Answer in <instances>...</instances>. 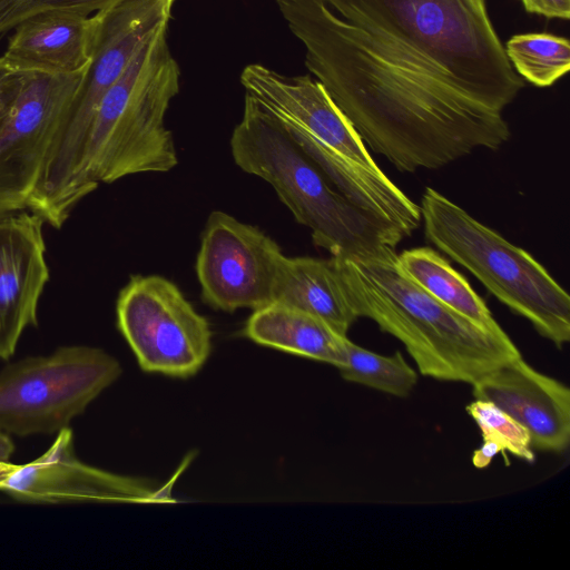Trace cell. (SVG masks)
<instances>
[{"label":"cell","instance_id":"cell-5","mask_svg":"<svg viewBox=\"0 0 570 570\" xmlns=\"http://www.w3.org/2000/svg\"><path fill=\"white\" fill-rule=\"evenodd\" d=\"M235 164L268 183L316 246L333 257H361L401 242L345 198L284 128L245 94L230 137Z\"/></svg>","mask_w":570,"mask_h":570},{"label":"cell","instance_id":"cell-7","mask_svg":"<svg viewBox=\"0 0 570 570\" xmlns=\"http://www.w3.org/2000/svg\"><path fill=\"white\" fill-rule=\"evenodd\" d=\"M420 209L431 244L558 348L569 342L570 296L532 255L431 187L425 188Z\"/></svg>","mask_w":570,"mask_h":570},{"label":"cell","instance_id":"cell-13","mask_svg":"<svg viewBox=\"0 0 570 570\" xmlns=\"http://www.w3.org/2000/svg\"><path fill=\"white\" fill-rule=\"evenodd\" d=\"M45 220L30 210L0 216V358L13 355L23 331L38 323L49 281Z\"/></svg>","mask_w":570,"mask_h":570},{"label":"cell","instance_id":"cell-6","mask_svg":"<svg viewBox=\"0 0 570 570\" xmlns=\"http://www.w3.org/2000/svg\"><path fill=\"white\" fill-rule=\"evenodd\" d=\"M176 0H119L96 13L86 75L62 119L28 210L60 228L78 204L75 184L99 104L145 40L169 23Z\"/></svg>","mask_w":570,"mask_h":570},{"label":"cell","instance_id":"cell-21","mask_svg":"<svg viewBox=\"0 0 570 570\" xmlns=\"http://www.w3.org/2000/svg\"><path fill=\"white\" fill-rule=\"evenodd\" d=\"M476 423L483 441H493L505 452L529 463L534 462L530 434L520 423L489 401L475 400L466 406Z\"/></svg>","mask_w":570,"mask_h":570},{"label":"cell","instance_id":"cell-16","mask_svg":"<svg viewBox=\"0 0 570 570\" xmlns=\"http://www.w3.org/2000/svg\"><path fill=\"white\" fill-rule=\"evenodd\" d=\"M242 334L259 345L335 367L343 361L347 340L320 317L281 302L253 311Z\"/></svg>","mask_w":570,"mask_h":570},{"label":"cell","instance_id":"cell-10","mask_svg":"<svg viewBox=\"0 0 570 570\" xmlns=\"http://www.w3.org/2000/svg\"><path fill=\"white\" fill-rule=\"evenodd\" d=\"M88 66L72 72L26 71L19 94L0 122V216L28 209Z\"/></svg>","mask_w":570,"mask_h":570},{"label":"cell","instance_id":"cell-22","mask_svg":"<svg viewBox=\"0 0 570 570\" xmlns=\"http://www.w3.org/2000/svg\"><path fill=\"white\" fill-rule=\"evenodd\" d=\"M119 0H0V38L20 22L47 12L90 16Z\"/></svg>","mask_w":570,"mask_h":570},{"label":"cell","instance_id":"cell-11","mask_svg":"<svg viewBox=\"0 0 570 570\" xmlns=\"http://www.w3.org/2000/svg\"><path fill=\"white\" fill-rule=\"evenodd\" d=\"M283 256L278 244L259 228L214 210L195 266L203 302L229 313L272 303Z\"/></svg>","mask_w":570,"mask_h":570},{"label":"cell","instance_id":"cell-19","mask_svg":"<svg viewBox=\"0 0 570 570\" xmlns=\"http://www.w3.org/2000/svg\"><path fill=\"white\" fill-rule=\"evenodd\" d=\"M348 382L365 385L397 397H406L417 383V373L401 352L382 355L354 344L345 343L342 363L336 367Z\"/></svg>","mask_w":570,"mask_h":570},{"label":"cell","instance_id":"cell-1","mask_svg":"<svg viewBox=\"0 0 570 570\" xmlns=\"http://www.w3.org/2000/svg\"><path fill=\"white\" fill-rule=\"evenodd\" d=\"M307 70L397 170L438 169L511 136L524 87L487 0H275Z\"/></svg>","mask_w":570,"mask_h":570},{"label":"cell","instance_id":"cell-2","mask_svg":"<svg viewBox=\"0 0 570 570\" xmlns=\"http://www.w3.org/2000/svg\"><path fill=\"white\" fill-rule=\"evenodd\" d=\"M357 318L397 338L423 376L473 384L521 356L505 332L488 331L431 296L400 267L395 247L333 257Z\"/></svg>","mask_w":570,"mask_h":570},{"label":"cell","instance_id":"cell-25","mask_svg":"<svg viewBox=\"0 0 570 570\" xmlns=\"http://www.w3.org/2000/svg\"><path fill=\"white\" fill-rule=\"evenodd\" d=\"M498 453H502L499 444L493 441H483L482 445L472 454V464L478 469H483L491 463Z\"/></svg>","mask_w":570,"mask_h":570},{"label":"cell","instance_id":"cell-9","mask_svg":"<svg viewBox=\"0 0 570 570\" xmlns=\"http://www.w3.org/2000/svg\"><path fill=\"white\" fill-rule=\"evenodd\" d=\"M116 315L144 372L187 379L210 354L208 321L163 276L132 275L119 292Z\"/></svg>","mask_w":570,"mask_h":570},{"label":"cell","instance_id":"cell-27","mask_svg":"<svg viewBox=\"0 0 570 570\" xmlns=\"http://www.w3.org/2000/svg\"><path fill=\"white\" fill-rule=\"evenodd\" d=\"M18 464L0 461V488L7 478L14 471Z\"/></svg>","mask_w":570,"mask_h":570},{"label":"cell","instance_id":"cell-12","mask_svg":"<svg viewBox=\"0 0 570 570\" xmlns=\"http://www.w3.org/2000/svg\"><path fill=\"white\" fill-rule=\"evenodd\" d=\"M174 481L122 475L88 465L77 459L72 431L58 432L38 459L18 464L0 488L19 501L36 503L121 502L168 503Z\"/></svg>","mask_w":570,"mask_h":570},{"label":"cell","instance_id":"cell-23","mask_svg":"<svg viewBox=\"0 0 570 570\" xmlns=\"http://www.w3.org/2000/svg\"><path fill=\"white\" fill-rule=\"evenodd\" d=\"M27 70H21L0 57V122L9 112L22 86Z\"/></svg>","mask_w":570,"mask_h":570},{"label":"cell","instance_id":"cell-18","mask_svg":"<svg viewBox=\"0 0 570 570\" xmlns=\"http://www.w3.org/2000/svg\"><path fill=\"white\" fill-rule=\"evenodd\" d=\"M397 261L402 271L439 302L488 331L504 332L466 278L434 249H406L397 254Z\"/></svg>","mask_w":570,"mask_h":570},{"label":"cell","instance_id":"cell-8","mask_svg":"<svg viewBox=\"0 0 570 570\" xmlns=\"http://www.w3.org/2000/svg\"><path fill=\"white\" fill-rule=\"evenodd\" d=\"M120 374L114 356L85 345L11 363L0 371V431L28 436L68 429Z\"/></svg>","mask_w":570,"mask_h":570},{"label":"cell","instance_id":"cell-15","mask_svg":"<svg viewBox=\"0 0 570 570\" xmlns=\"http://www.w3.org/2000/svg\"><path fill=\"white\" fill-rule=\"evenodd\" d=\"M95 16L47 12L20 22L3 57L21 70L72 72L90 61Z\"/></svg>","mask_w":570,"mask_h":570},{"label":"cell","instance_id":"cell-3","mask_svg":"<svg viewBox=\"0 0 570 570\" xmlns=\"http://www.w3.org/2000/svg\"><path fill=\"white\" fill-rule=\"evenodd\" d=\"M245 94L269 114L353 205L401 240L422 222L411 200L376 165L351 121L309 75L261 63L240 73Z\"/></svg>","mask_w":570,"mask_h":570},{"label":"cell","instance_id":"cell-26","mask_svg":"<svg viewBox=\"0 0 570 570\" xmlns=\"http://www.w3.org/2000/svg\"><path fill=\"white\" fill-rule=\"evenodd\" d=\"M14 451V444L9 434L0 431V461L8 462Z\"/></svg>","mask_w":570,"mask_h":570},{"label":"cell","instance_id":"cell-24","mask_svg":"<svg viewBox=\"0 0 570 570\" xmlns=\"http://www.w3.org/2000/svg\"><path fill=\"white\" fill-rule=\"evenodd\" d=\"M529 13L546 18L568 20L570 18V0H521Z\"/></svg>","mask_w":570,"mask_h":570},{"label":"cell","instance_id":"cell-17","mask_svg":"<svg viewBox=\"0 0 570 570\" xmlns=\"http://www.w3.org/2000/svg\"><path fill=\"white\" fill-rule=\"evenodd\" d=\"M313 314L347 336L357 320L332 257H287L281 259L274 301Z\"/></svg>","mask_w":570,"mask_h":570},{"label":"cell","instance_id":"cell-20","mask_svg":"<svg viewBox=\"0 0 570 570\" xmlns=\"http://www.w3.org/2000/svg\"><path fill=\"white\" fill-rule=\"evenodd\" d=\"M504 50L515 72L537 87H549L570 70V43L550 33H520Z\"/></svg>","mask_w":570,"mask_h":570},{"label":"cell","instance_id":"cell-14","mask_svg":"<svg viewBox=\"0 0 570 570\" xmlns=\"http://www.w3.org/2000/svg\"><path fill=\"white\" fill-rule=\"evenodd\" d=\"M475 400L489 401L520 423L532 448L562 452L570 441V390L543 374L522 356L511 360L472 384Z\"/></svg>","mask_w":570,"mask_h":570},{"label":"cell","instance_id":"cell-4","mask_svg":"<svg viewBox=\"0 0 570 570\" xmlns=\"http://www.w3.org/2000/svg\"><path fill=\"white\" fill-rule=\"evenodd\" d=\"M168 26L161 24L145 40L101 99L76 177L77 203L100 183L166 173L177 165L165 117L179 92L181 73L168 45Z\"/></svg>","mask_w":570,"mask_h":570}]
</instances>
